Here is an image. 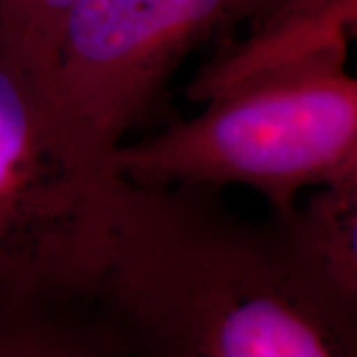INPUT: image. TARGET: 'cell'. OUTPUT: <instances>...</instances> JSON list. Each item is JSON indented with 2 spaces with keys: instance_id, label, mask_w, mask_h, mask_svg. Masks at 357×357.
I'll return each instance as SVG.
<instances>
[{
  "instance_id": "6da1fadb",
  "label": "cell",
  "mask_w": 357,
  "mask_h": 357,
  "mask_svg": "<svg viewBox=\"0 0 357 357\" xmlns=\"http://www.w3.org/2000/svg\"><path fill=\"white\" fill-rule=\"evenodd\" d=\"M86 298L128 357H357V324L217 189L117 178Z\"/></svg>"
},
{
  "instance_id": "7a4b0ae2",
  "label": "cell",
  "mask_w": 357,
  "mask_h": 357,
  "mask_svg": "<svg viewBox=\"0 0 357 357\" xmlns=\"http://www.w3.org/2000/svg\"><path fill=\"white\" fill-rule=\"evenodd\" d=\"M349 56L250 82L151 137L121 143L117 177L143 187H246L270 211L357 175V79Z\"/></svg>"
},
{
  "instance_id": "3957f363",
  "label": "cell",
  "mask_w": 357,
  "mask_h": 357,
  "mask_svg": "<svg viewBox=\"0 0 357 357\" xmlns=\"http://www.w3.org/2000/svg\"><path fill=\"white\" fill-rule=\"evenodd\" d=\"M117 178L0 40V294L86 298Z\"/></svg>"
},
{
  "instance_id": "277c9868",
  "label": "cell",
  "mask_w": 357,
  "mask_h": 357,
  "mask_svg": "<svg viewBox=\"0 0 357 357\" xmlns=\"http://www.w3.org/2000/svg\"><path fill=\"white\" fill-rule=\"evenodd\" d=\"M264 13V0H76L50 88L77 133L112 163L195 46Z\"/></svg>"
},
{
  "instance_id": "5b68a950",
  "label": "cell",
  "mask_w": 357,
  "mask_h": 357,
  "mask_svg": "<svg viewBox=\"0 0 357 357\" xmlns=\"http://www.w3.org/2000/svg\"><path fill=\"white\" fill-rule=\"evenodd\" d=\"M357 0H288L256 18L255 30L217 54L187 96L204 103L229 89L292 72L332 56H349Z\"/></svg>"
},
{
  "instance_id": "8992f818",
  "label": "cell",
  "mask_w": 357,
  "mask_h": 357,
  "mask_svg": "<svg viewBox=\"0 0 357 357\" xmlns=\"http://www.w3.org/2000/svg\"><path fill=\"white\" fill-rule=\"evenodd\" d=\"M286 266L328 310L357 324V175L264 218Z\"/></svg>"
},
{
  "instance_id": "52a82bcc",
  "label": "cell",
  "mask_w": 357,
  "mask_h": 357,
  "mask_svg": "<svg viewBox=\"0 0 357 357\" xmlns=\"http://www.w3.org/2000/svg\"><path fill=\"white\" fill-rule=\"evenodd\" d=\"M0 357H128L88 298L0 294Z\"/></svg>"
},
{
  "instance_id": "ba28073f",
  "label": "cell",
  "mask_w": 357,
  "mask_h": 357,
  "mask_svg": "<svg viewBox=\"0 0 357 357\" xmlns=\"http://www.w3.org/2000/svg\"><path fill=\"white\" fill-rule=\"evenodd\" d=\"M74 4L76 0H0V40L50 77Z\"/></svg>"
},
{
  "instance_id": "9c48e42d",
  "label": "cell",
  "mask_w": 357,
  "mask_h": 357,
  "mask_svg": "<svg viewBox=\"0 0 357 357\" xmlns=\"http://www.w3.org/2000/svg\"><path fill=\"white\" fill-rule=\"evenodd\" d=\"M284 2H288V0H264V4H266V13L268 10H272V8H276V6H280V4H284Z\"/></svg>"
}]
</instances>
